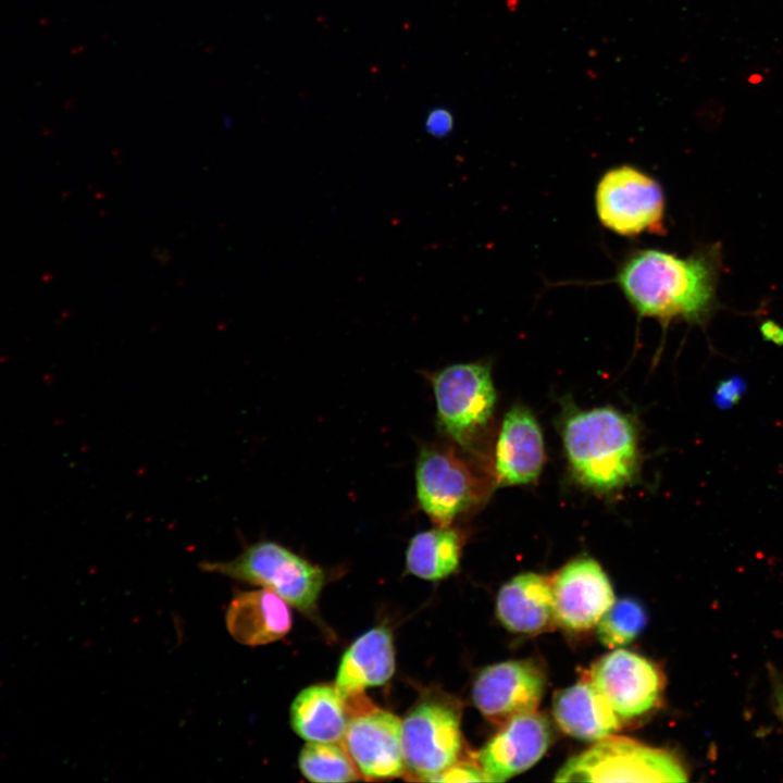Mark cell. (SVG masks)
<instances>
[{"mask_svg": "<svg viewBox=\"0 0 783 783\" xmlns=\"http://www.w3.org/2000/svg\"><path fill=\"white\" fill-rule=\"evenodd\" d=\"M720 245L703 247L687 257L655 248L631 251L614 281L634 311L668 324H704L717 307L721 270Z\"/></svg>", "mask_w": 783, "mask_h": 783, "instance_id": "1", "label": "cell"}, {"mask_svg": "<svg viewBox=\"0 0 783 783\" xmlns=\"http://www.w3.org/2000/svg\"><path fill=\"white\" fill-rule=\"evenodd\" d=\"M561 436L576 482L598 493L630 483L638 471V436L631 418L611 407L571 409Z\"/></svg>", "mask_w": 783, "mask_h": 783, "instance_id": "2", "label": "cell"}, {"mask_svg": "<svg viewBox=\"0 0 783 783\" xmlns=\"http://www.w3.org/2000/svg\"><path fill=\"white\" fill-rule=\"evenodd\" d=\"M200 568L233 580L260 585L303 613L315 610L324 583V573L320 567L269 539L246 546L233 559L203 561Z\"/></svg>", "mask_w": 783, "mask_h": 783, "instance_id": "3", "label": "cell"}, {"mask_svg": "<svg viewBox=\"0 0 783 783\" xmlns=\"http://www.w3.org/2000/svg\"><path fill=\"white\" fill-rule=\"evenodd\" d=\"M555 781L685 782L687 772L667 750L610 735L570 758Z\"/></svg>", "mask_w": 783, "mask_h": 783, "instance_id": "4", "label": "cell"}, {"mask_svg": "<svg viewBox=\"0 0 783 783\" xmlns=\"http://www.w3.org/2000/svg\"><path fill=\"white\" fill-rule=\"evenodd\" d=\"M595 208L602 226L618 235L664 233L662 187L635 166L623 164L602 174L595 190Z\"/></svg>", "mask_w": 783, "mask_h": 783, "instance_id": "5", "label": "cell"}, {"mask_svg": "<svg viewBox=\"0 0 783 783\" xmlns=\"http://www.w3.org/2000/svg\"><path fill=\"white\" fill-rule=\"evenodd\" d=\"M438 424L451 440L468 446L493 415L496 403L490 365H448L432 376Z\"/></svg>", "mask_w": 783, "mask_h": 783, "instance_id": "6", "label": "cell"}, {"mask_svg": "<svg viewBox=\"0 0 783 783\" xmlns=\"http://www.w3.org/2000/svg\"><path fill=\"white\" fill-rule=\"evenodd\" d=\"M406 771L430 781L455 763L462 749L460 712L444 698H427L401 720Z\"/></svg>", "mask_w": 783, "mask_h": 783, "instance_id": "7", "label": "cell"}, {"mask_svg": "<svg viewBox=\"0 0 783 783\" xmlns=\"http://www.w3.org/2000/svg\"><path fill=\"white\" fill-rule=\"evenodd\" d=\"M415 488L421 509L436 526H450L483 495L481 482L470 465L451 449L434 446L420 450Z\"/></svg>", "mask_w": 783, "mask_h": 783, "instance_id": "8", "label": "cell"}, {"mask_svg": "<svg viewBox=\"0 0 783 783\" xmlns=\"http://www.w3.org/2000/svg\"><path fill=\"white\" fill-rule=\"evenodd\" d=\"M546 679L530 660H509L484 668L476 676L472 699L490 722L535 711L544 695Z\"/></svg>", "mask_w": 783, "mask_h": 783, "instance_id": "9", "label": "cell"}, {"mask_svg": "<svg viewBox=\"0 0 783 783\" xmlns=\"http://www.w3.org/2000/svg\"><path fill=\"white\" fill-rule=\"evenodd\" d=\"M589 682L624 719L649 711L658 703L662 689V678L655 664L624 649L597 660L591 669Z\"/></svg>", "mask_w": 783, "mask_h": 783, "instance_id": "10", "label": "cell"}, {"mask_svg": "<svg viewBox=\"0 0 783 783\" xmlns=\"http://www.w3.org/2000/svg\"><path fill=\"white\" fill-rule=\"evenodd\" d=\"M341 743L365 779L386 780L406 773L401 720L389 711L371 708L351 716Z\"/></svg>", "mask_w": 783, "mask_h": 783, "instance_id": "11", "label": "cell"}, {"mask_svg": "<svg viewBox=\"0 0 783 783\" xmlns=\"http://www.w3.org/2000/svg\"><path fill=\"white\" fill-rule=\"evenodd\" d=\"M548 720L535 711L514 716L475 754L488 782H504L530 769L551 742Z\"/></svg>", "mask_w": 783, "mask_h": 783, "instance_id": "12", "label": "cell"}, {"mask_svg": "<svg viewBox=\"0 0 783 783\" xmlns=\"http://www.w3.org/2000/svg\"><path fill=\"white\" fill-rule=\"evenodd\" d=\"M551 586L556 620L573 631L595 626L614 602L609 579L592 558L581 557L567 563Z\"/></svg>", "mask_w": 783, "mask_h": 783, "instance_id": "13", "label": "cell"}, {"mask_svg": "<svg viewBox=\"0 0 783 783\" xmlns=\"http://www.w3.org/2000/svg\"><path fill=\"white\" fill-rule=\"evenodd\" d=\"M545 463L540 426L524 406H513L504 417L495 448V477L498 485L534 482Z\"/></svg>", "mask_w": 783, "mask_h": 783, "instance_id": "14", "label": "cell"}, {"mask_svg": "<svg viewBox=\"0 0 783 783\" xmlns=\"http://www.w3.org/2000/svg\"><path fill=\"white\" fill-rule=\"evenodd\" d=\"M225 621L236 642L252 647L282 639L293 624L288 604L266 588L236 593Z\"/></svg>", "mask_w": 783, "mask_h": 783, "instance_id": "15", "label": "cell"}, {"mask_svg": "<svg viewBox=\"0 0 783 783\" xmlns=\"http://www.w3.org/2000/svg\"><path fill=\"white\" fill-rule=\"evenodd\" d=\"M395 671V650L385 626L369 630L344 652L335 687L345 699L357 697L368 687L385 684Z\"/></svg>", "mask_w": 783, "mask_h": 783, "instance_id": "16", "label": "cell"}, {"mask_svg": "<svg viewBox=\"0 0 783 783\" xmlns=\"http://www.w3.org/2000/svg\"><path fill=\"white\" fill-rule=\"evenodd\" d=\"M496 613L502 625L515 633L547 630L556 619L551 581L531 572L514 576L499 589Z\"/></svg>", "mask_w": 783, "mask_h": 783, "instance_id": "17", "label": "cell"}, {"mask_svg": "<svg viewBox=\"0 0 783 783\" xmlns=\"http://www.w3.org/2000/svg\"><path fill=\"white\" fill-rule=\"evenodd\" d=\"M552 712L559 728L580 739L599 741L620 726L619 716L589 681L557 692Z\"/></svg>", "mask_w": 783, "mask_h": 783, "instance_id": "18", "label": "cell"}, {"mask_svg": "<svg viewBox=\"0 0 783 783\" xmlns=\"http://www.w3.org/2000/svg\"><path fill=\"white\" fill-rule=\"evenodd\" d=\"M349 719L347 699L331 684L303 688L289 709L293 730L307 742H341Z\"/></svg>", "mask_w": 783, "mask_h": 783, "instance_id": "19", "label": "cell"}, {"mask_svg": "<svg viewBox=\"0 0 783 783\" xmlns=\"http://www.w3.org/2000/svg\"><path fill=\"white\" fill-rule=\"evenodd\" d=\"M462 539L450 526H436L415 534L406 551L407 570L423 580L437 581L456 572Z\"/></svg>", "mask_w": 783, "mask_h": 783, "instance_id": "20", "label": "cell"}, {"mask_svg": "<svg viewBox=\"0 0 783 783\" xmlns=\"http://www.w3.org/2000/svg\"><path fill=\"white\" fill-rule=\"evenodd\" d=\"M302 775L316 783H344L361 779L347 750L339 743L308 742L299 753Z\"/></svg>", "mask_w": 783, "mask_h": 783, "instance_id": "21", "label": "cell"}, {"mask_svg": "<svg viewBox=\"0 0 783 783\" xmlns=\"http://www.w3.org/2000/svg\"><path fill=\"white\" fill-rule=\"evenodd\" d=\"M646 621V612L639 602L631 598L620 599L598 621V637L608 648L627 645L641 634Z\"/></svg>", "mask_w": 783, "mask_h": 783, "instance_id": "22", "label": "cell"}, {"mask_svg": "<svg viewBox=\"0 0 783 783\" xmlns=\"http://www.w3.org/2000/svg\"><path fill=\"white\" fill-rule=\"evenodd\" d=\"M431 782H488L478 765L460 761L459 759L433 776Z\"/></svg>", "mask_w": 783, "mask_h": 783, "instance_id": "23", "label": "cell"}, {"mask_svg": "<svg viewBox=\"0 0 783 783\" xmlns=\"http://www.w3.org/2000/svg\"><path fill=\"white\" fill-rule=\"evenodd\" d=\"M747 389L745 380L739 375L730 376L719 383L714 390V403L721 409L735 406Z\"/></svg>", "mask_w": 783, "mask_h": 783, "instance_id": "24", "label": "cell"}, {"mask_svg": "<svg viewBox=\"0 0 783 783\" xmlns=\"http://www.w3.org/2000/svg\"><path fill=\"white\" fill-rule=\"evenodd\" d=\"M426 130L435 137L448 135L453 126L451 114L444 109L432 111L426 119Z\"/></svg>", "mask_w": 783, "mask_h": 783, "instance_id": "25", "label": "cell"}, {"mask_svg": "<svg viewBox=\"0 0 783 783\" xmlns=\"http://www.w3.org/2000/svg\"><path fill=\"white\" fill-rule=\"evenodd\" d=\"M772 705L774 713L783 724V674L775 675L772 683Z\"/></svg>", "mask_w": 783, "mask_h": 783, "instance_id": "26", "label": "cell"}, {"mask_svg": "<svg viewBox=\"0 0 783 783\" xmlns=\"http://www.w3.org/2000/svg\"><path fill=\"white\" fill-rule=\"evenodd\" d=\"M762 337L776 345H783V327L773 321H765L760 325Z\"/></svg>", "mask_w": 783, "mask_h": 783, "instance_id": "27", "label": "cell"}]
</instances>
